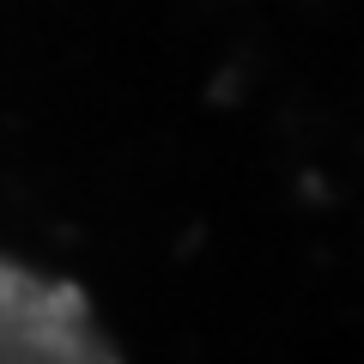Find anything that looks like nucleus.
<instances>
[{
	"label": "nucleus",
	"mask_w": 364,
	"mask_h": 364,
	"mask_svg": "<svg viewBox=\"0 0 364 364\" xmlns=\"http://www.w3.org/2000/svg\"><path fill=\"white\" fill-rule=\"evenodd\" d=\"M109 358V340L67 279H49L31 261L0 255V364H79Z\"/></svg>",
	"instance_id": "nucleus-1"
}]
</instances>
